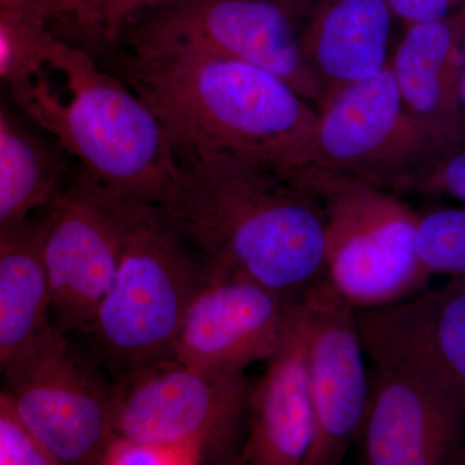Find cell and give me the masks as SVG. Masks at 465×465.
I'll return each mask as SVG.
<instances>
[{
    "label": "cell",
    "mask_w": 465,
    "mask_h": 465,
    "mask_svg": "<svg viewBox=\"0 0 465 465\" xmlns=\"http://www.w3.org/2000/svg\"><path fill=\"white\" fill-rule=\"evenodd\" d=\"M308 333V375L313 400V443L304 465H338L365 414L369 376L356 311L329 278L302 299Z\"/></svg>",
    "instance_id": "cell-12"
},
{
    "label": "cell",
    "mask_w": 465,
    "mask_h": 465,
    "mask_svg": "<svg viewBox=\"0 0 465 465\" xmlns=\"http://www.w3.org/2000/svg\"><path fill=\"white\" fill-rule=\"evenodd\" d=\"M112 201L121 256L114 281L84 333L99 362L118 378L173 356L177 333L210 265L158 204L114 193Z\"/></svg>",
    "instance_id": "cell-4"
},
{
    "label": "cell",
    "mask_w": 465,
    "mask_h": 465,
    "mask_svg": "<svg viewBox=\"0 0 465 465\" xmlns=\"http://www.w3.org/2000/svg\"><path fill=\"white\" fill-rule=\"evenodd\" d=\"M0 131H2V127H0Z\"/></svg>",
    "instance_id": "cell-32"
},
{
    "label": "cell",
    "mask_w": 465,
    "mask_h": 465,
    "mask_svg": "<svg viewBox=\"0 0 465 465\" xmlns=\"http://www.w3.org/2000/svg\"><path fill=\"white\" fill-rule=\"evenodd\" d=\"M437 158L436 146L403 105L390 64L372 78L326 94L318 106L312 166L403 192Z\"/></svg>",
    "instance_id": "cell-9"
},
{
    "label": "cell",
    "mask_w": 465,
    "mask_h": 465,
    "mask_svg": "<svg viewBox=\"0 0 465 465\" xmlns=\"http://www.w3.org/2000/svg\"><path fill=\"white\" fill-rule=\"evenodd\" d=\"M304 307L264 375L251 391L241 463L304 465L314 439Z\"/></svg>",
    "instance_id": "cell-15"
},
{
    "label": "cell",
    "mask_w": 465,
    "mask_h": 465,
    "mask_svg": "<svg viewBox=\"0 0 465 465\" xmlns=\"http://www.w3.org/2000/svg\"><path fill=\"white\" fill-rule=\"evenodd\" d=\"M460 104L465 130V16L460 34Z\"/></svg>",
    "instance_id": "cell-27"
},
{
    "label": "cell",
    "mask_w": 465,
    "mask_h": 465,
    "mask_svg": "<svg viewBox=\"0 0 465 465\" xmlns=\"http://www.w3.org/2000/svg\"><path fill=\"white\" fill-rule=\"evenodd\" d=\"M356 317L363 351L375 365L419 372L465 409V275Z\"/></svg>",
    "instance_id": "cell-14"
},
{
    "label": "cell",
    "mask_w": 465,
    "mask_h": 465,
    "mask_svg": "<svg viewBox=\"0 0 465 465\" xmlns=\"http://www.w3.org/2000/svg\"><path fill=\"white\" fill-rule=\"evenodd\" d=\"M159 206L213 271L296 300L327 277L320 207L272 168L226 154L186 159Z\"/></svg>",
    "instance_id": "cell-2"
},
{
    "label": "cell",
    "mask_w": 465,
    "mask_h": 465,
    "mask_svg": "<svg viewBox=\"0 0 465 465\" xmlns=\"http://www.w3.org/2000/svg\"><path fill=\"white\" fill-rule=\"evenodd\" d=\"M320 207L330 283L351 307L369 311L425 289L416 252L419 213L387 189L317 166L287 173Z\"/></svg>",
    "instance_id": "cell-5"
},
{
    "label": "cell",
    "mask_w": 465,
    "mask_h": 465,
    "mask_svg": "<svg viewBox=\"0 0 465 465\" xmlns=\"http://www.w3.org/2000/svg\"><path fill=\"white\" fill-rule=\"evenodd\" d=\"M159 2H163V0H148L143 7H148V5H155V3ZM284 2L290 3L291 5L298 8L302 15H308L309 11H311V8L313 7V5L317 0H284Z\"/></svg>",
    "instance_id": "cell-28"
},
{
    "label": "cell",
    "mask_w": 465,
    "mask_h": 465,
    "mask_svg": "<svg viewBox=\"0 0 465 465\" xmlns=\"http://www.w3.org/2000/svg\"><path fill=\"white\" fill-rule=\"evenodd\" d=\"M5 3H7V0H0V5H5Z\"/></svg>",
    "instance_id": "cell-30"
},
{
    "label": "cell",
    "mask_w": 465,
    "mask_h": 465,
    "mask_svg": "<svg viewBox=\"0 0 465 465\" xmlns=\"http://www.w3.org/2000/svg\"><path fill=\"white\" fill-rule=\"evenodd\" d=\"M394 18L407 25L454 16L465 8V0H385Z\"/></svg>",
    "instance_id": "cell-24"
},
{
    "label": "cell",
    "mask_w": 465,
    "mask_h": 465,
    "mask_svg": "<svg viewBox=\"0 0 465 465\" xmlns=\"http://www.w3.org/2000/svg\"><path fill=\"white\" fill-rule=\"evenodd\" d=\"M61 2L63 0H7L5 7L24 20L45 25V21L58 17Z\"/></svg>",
    "instance_id": "cell-25"
},
{
    "label": "cell",
    "mask_w": 465,
    "mask_h": 465,
    "mask_svg": "<svg viewBox=\"0 0 465 465\" xmlns=\"http://www.w3.org/2000/svg\"><path fill=\"white\" fill-rule=\"evenodd\" d=\"M449 464L465 465V440L461 443L460 448L455 452L454 457L451 458Z\"/></svg>",
    "instance_id": "cell-29"
},
{
    "label": "cell",
    "mask_w": 465,
    "mask_h": 465,
    "mask_svg": "<svg viewBox=\"0 0 465 465\" xmlns=\"http://www.w3.org/2000/svg\"><path fill=\"white\" fill-rule=\"evenodd\" d=\"M253 384L244 372L206 375L173 356L153 361L113 382V432L188 446L206 463H241Z\"/></svg>",
    "instance_id": "cell-7"
},
{
    "label": "cell",
    "mask_w": 465,
    "mask_h": 465,
    "mask_svg": "<svg viewBox=\"0 0 465 465\" xmlns=\"http://www.w3.org/2000/svg\"><path fill=\"white\" fill-rule=\"evenodd\" d=\"M206 463L197 450L188 446L114 437L101 464L104 465H192Z\"/></svg>",
    "instance_id": "cell-21"
},
{
    "label": "cell",
    "mask_w": 465,
    "mask_h": 465,
    "mask_svg": "<svg viewBox=\"0 0 465 465\" xmlns=\"http://www.w3.org/2000/svg\"><path fill=\"white\" fill-rule=\"evenodd\" d=\"M454 16L405 26L390 65L403 105L436 146L439 157L465 145L460 104V34Z\"/></svg>",
    "instance_id": "cell-16"
},
{
    "label": "cell",
    "mask_w": 465,
    "mask_h": 465,
    "mask_svg": "<svg viewBox=\"0 0 465 465\" xmlns=\"http://www.w3.org/2000/svg\"><path fill=\"white\" fill-rule=\"evenodd\" d=\"M148 2V0H143V5H142V8L143 7V5H145V3Z\"/></svg>",
    "instance_id": "cell-31"
},
{
    "label": "cell",
    "mask_w": 465,
    "mask_h": 465,
    "mask_svg": "<svg viewBox=\"0 0 465 465\" xmlns=\"http://www.w3.org/2000/svg\"><path fill=\"white\" fill-rule=\"evenodd\" d=\"M41 24L11 18L15 94L84 167V174L119 197L161 204L177 159L161 122L124 79L79 45Z\"/></svg>",
    "instance_id": "cell-1"
},
{
    "label": "cell",
    "mask_w": 465,
    "mask_h": 465,
    "mask_svg": "<svg viewBox=\"0 0 465 465\" xmlns=\"http://www.w3.org/2000/svg\"><path fill=\"white\" fill-rule=\"evenodd\" d=\"M416 252L430 277L465 275V206L419 215Z\"/></svg>",
    "instance_id": "cell-20"
},
{
    "label": "cell",
    "mask_w": 465,
    "mask_h": 465,
    "mask_svg": "<svg viewBox=\"0 0 465 465\" xmlns=\"http://www.w3.org/2000/svg\"><path fill=\"white\" fill-rule=\"evenodd\" d=\"M60 170L21 134L0 131V231L57 197Z\"/></svg>",
    "instance_id": "cell-19"
},
{
    "label": "cell",
    "mask_w": 465,
    "mask_h": 465,
    "mask_svg": "<svg viewBox=\"0 0 465 465\" xmlns=\"http://www.w3.org/2000/svg\"><path fill=\"white\" fill-rule=\"evenodd\" d=\"M121 247L112 193L82 173L45 216L43 260L58 330L69 335L90 326L114 281Z\"/></svg>",
    "instance_id": "cell-11"
},
{
    "label": "cell",
    "mask_w": 465,
    "mask_h": 465,
    "mask_svg": "<svg viewBox=\"0 0 465 465\" xmlns=\"http://www.w3.org/2000/svg\"><path fill=\"white\" fill-rule=\"evenodd\" d=\"M15 45L12 34L5 24H0V74L7 73L14 61Z\"/></svg>",
    "instance_id": "cell-26"
},
{
    "label": "cell",
    "mask_w": 465,
    "mask_h": 465,
    "mask_svg": "<svg viewBox=\"0 0 465 465\" xmlns=\"http://www.w3.org/2000/svg\"><path fill=\"white\" fill-rule=\"evenodd\" d=\"M407 191L445 195L465 204V145L434 159L407 183Z\"/></svg>",
    "instance_id": "cell-23"
},
{
    "label": "cell",
    "mask_w": 465,
    "mask_h": 465,
    "mask_svg": "<svg viewBox=\"0 0 465 465\" xmlns=\"http://www.w3.org/2000/svg\"><path fill=\"white\" fill-rule=\"evenodd\" d=\"M0 390L56 464H101L113 384L54 323L0 374Z\"/></svg>",
    "instance_id": "cell-8"
},
{
    "label": "cell",
    "mask_w": 465,
    "mask_h": 465,
    "mask_svg": "<svg viewBox=\"0 0 465 465\" xmlns=\"http://www.w3.org/2000/svg\"><path fill=\"white\" fill-rule=\"evenodd\" d=\"M45 217L0 231V374L52 323L43 260Z\"/></svg>",
    "instance_id": "cell-18"
},
{
    "label": "cell",
    "mask_w": 465,
    "mask_h": 465,
    "mask_svg": "<svg viewBox=\"0 0 465 465\" xmlns=\"http://www.w3.org/2000/svg\"><path fill=\"white\" fill-rule=\"evenodd\" d=\"M300 302L246 275L210 266L177 333L173 357L201 374H242L280 351Z\"/></svg>",
    "instance_id": "cell-10"
},
{
    "label": "cell",
    "mask_w": 465,
    "mask_h": 465,
    "mask_svg": "<svg viewBox=\"0 0 465 465\" xmlns=\"http://www.w3.org/2000/svg\"><path fill=\"white\" fill-rule=\"evenodd\" d=\"M393 21L385 0L314 3L300 45L323 97L372 78L388 66Z\"/></svg>",
    "instance_id": "cell-17"
},
{
    "label": "cell",
    "mask_w": 465,
    "mask_h": 465,
    "mask_svg": "<svg viewBox=\"0 0 465 465\" xmlns=\"http://www.w3.org/2000/svg\"><path fill=\"white\" fill-rule=\"evenodd\" d=\"M299 15L284 0H163L134 12L116 45L137 54L192 52L242 61L320 106L322 91L302 56Z\"/></svg>",
    "instance_id": "cell-6"
},
{
    "label": "cell",
    "mask_w": 465,
    "mask_h": 465,
    "mask_svg": "<svg viewBox=\"0 0 465 465\" xmlns=\"http://www.w3.org/2000/svg\"><path fill=\"white\" fill-rule=\"evenodd\" d=\"M465 409L424 375L375 365L357 439L367 465L449 464L464 442Z\"/></svg>",
    "instance_id": "cell-13"
},
{
    "label": "cell",
    "mask_w": 465,
    "mask_h": 465,
    "mask_svg": "<svg viewBox=\"0 0 465 465\" xmlns=\"http://www.w3.org/2000/svg\"><path fill=\"white\" fill-rule=\"evenodd\" d=\"M0 465H54L0 390Z\"/></svg>",
    "instance_id": "cell-22"
},
{
    "label": "cell",
    "mask_w": 465,
    "mask_h": 465,
    "mask_svg": "<svg viewBox=\"0 0 465 465\" xmlns=\"http://www.w3.org/2000/svg\"><path fill=\"white\" fill-rule=\"evenodd\" d=\"M121 69L177 162L226 154L282 174L307 166L318 110L272 73L192 52L125 51Z\"/></svg>",
    "instance_id": "cell-3"
}]
</instances>
